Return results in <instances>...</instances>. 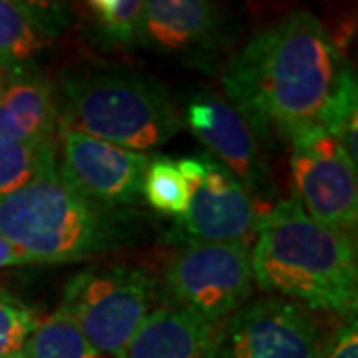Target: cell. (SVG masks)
Here are the masks:
<instances>
[{"label":"cell","instance_id":"13","mask_svg":"<svg viewBox=\"0 0 358 358\" xmlns=\"http://www.w3.org/2000/svg\"><path fill=\"white\" fill-rule=\"evenodd\" d=\"M70 20L62 2L0 0V72L6 82L36 74Z\"/></svg>","mask_w":358,"mask_h":358},{"label":"cell","instance_id":"14","mask_svg":"<svg viewBox=\"0 0 358 358\" xmlns=\"http://www.w3.org/2000/svg\"><path fill=\"white\" fill-rule=\"evenodd\" d=\"M223 324L176 305L157 307L120 358H219Z\"/></svg>","mask_w":358,"mask_h":358},{"label":"cell","instance_id":"22","mask_svg":"<svg viewBox=\"0 0 358 358\" xmlns=\"http://www.w3.org/2000/svg\"><path fill=\"white\" fill-rule=\"evenodd\" d=\"M317 358H358L357 319L345 320L336 333L322 345Z\"/></svg>","mask_w":358,"mask_h":358},{"label":"cell","instance_id":"11","mask_svg":"<svg viewBox=\"0 0 358 358\" xmlns=\"http://www.w3.org/2000/svg\"><path fill=\"white\" fill-rule=\"evenodd\" d=\"M58 169L66 181L106 209L138 203L152 157L92 138L80 129L58 124Z\"/></svg>","mask_w":358,"mask_h":358},{"label":"cell","instance_id":"6","mask_svg":"<svg viewBox=\"0 0 358 358\" xmlns=\"http://www.w3.org/2000/svg\"><path fill=\"white\" fill-rule=\"evenodd\" d=\"M164 291L169 305L225 322L255 291L251 245L181 243L167 259Z\"/></svg>","mask_w":358,"mask_h":358},{"label":"cell","instance_id":"23","mask_svg":"<svg viewBox=\"0 0 358 358\" xmlns=\"http://www.w3.org/2000/svg\"><path fill=\"white\" fill-rule=\"evenodd\" d=\"M24 265H34V263L30 257H26L22 251H18L10 241H6L0 235V268L24 267Z\"/></svg>","mask_w":358,"mask_h":358},{"label":"cell","instance_id":"17","mask_svg":"<svg viewBox=\"0 0 358 358\" xmlns=\"http://www.w3.org/2000/svg\"><path fill=\"white\" fill-rule=\"evenodd\" d=\"M88 13L98 36L108 46H138L145 14V0H90Z\"/></svg>","mask_w":358,"mask_h":358},{"label":"cell","instance_id":"18","mask_svg":"<svg viewBox=\"0 0 358 358\" xmlns=\"http://www.w3.org/2000/svg\"><path fill=\"white\" fill-rule=\"evenodd\" d=\"M22 358H112L90 345L76 327L60 313L40 320L30 336Z\"/></svg>","mask_w":358,"mask_h":358},{"label":"cell","instance_id":"21","mask_svg":"<svg viewBox=\"0 0 358 358\" xmlns=\"http://www.w3.org/2000/svg\"><path fill=\"white\" fill-rule=\"evenodd\" d=\"M40 319L16 294L0 287V358H22Z\"/></svg>","mask_w":358,"mask_h":358},{"label":"cell","instance_id":"20","mask_svg":"<svg viewBox=\"0 0 358 358\" xmlns=\"http://www.w3.org/2000/svg\"><path fill=\"white\" fill-rule=\"evenodd\" d=\"M358 84L357 74L352 66L345 72L341 80V86L336 90L334 98L329 103L327 112L320 120V126L333 134L336 140L343 143L348 155L357 162L358 159Z\"/></svg>","mask_w":358,"mask_h":358},{"label":"cell","instance_id":"7","mask_svg":"<svg viewBox=\"0 0 358 358\" xmlns=\"http://www.w3.org/2000/svg\"><path fill=\"white\" fill-rule=\"evenodd\" d=\"M178 167L187 183V207L169 233L171 239L178 245H253L261 217L241 181L209 154L178 159Z\"/></svg>","mask_w":358,"mask_h":358},{"label":"cell","instance_id":"9","mask_svg":"<svg viewBox=\"0 0 358 358\" xmlns=\"http://www.w3.org/2000/svg\"><path fill=\"white\" fill-rule=\"evenodd\" d=\"M183 128L203 143L207 154L229 169L253 199L259 217L277 203V183L255 131L225 98L197 92L187 98L181 114Z\"/></svg>","mask_w":358,"mask_h":358},{"label":"cell","instance_id":"8","mask_svg":"<svg viewBox=\"0 0 358 358\" xmlns=\"http://www.w3.org/2000/svg\"><path fill=\"white\" fill-rule=\"evenodd\" d=\"M294 199L313 219L341 231L358 221V169L343 143L320 124L289 136Z\"/></svg>","mask_w":358,"mask_h":358},{"label":"cell","instance_id":"16","mask_svg":"<svg viewBox=\"0 0 358 358\" xmlns=\"http://www.w3.org/2000/svg\"><path fill=\"white\" fill-rule=\"evenodd\" d=\"M58 164L56 138L0 141V197L20 192Z\"/></svg>","mask_w":358,"mask_h":358},{"label":"cell","instance_id":"4","mask_svg":"<svg viewBox=\"0 0 358 358\" xmlns=\"http://www.w3.org/2000/svg\"><path fill=\"white\" fill-rule=\"evenodd\" d=\"M56 94L66 112L62 124L138 154L166 145L183 129L164 82L128 66L66 70Z\"/></svg>","mask_w":358,"mask_h":358},{"label":"cell","instance_id":"2","mask_svg":"<svg viewBox=\"0 0 358 358\" xmlns=\"http://www.w3.org/2000/svg\"><path fill=\"white\" fill-rule=\"evenodd\" d=\"M255 287L308 310L357 319L358 257L352 233L313 219L281 199L259 219L251 245Z\"/></svg>","mask_w":358,"mask_h":358},{"label":"cell","instance_id":"3","mask_svg":"<svg viewBox=\"0 0 358 358\" xmlns=\"http://www.w3.org/2000/svg\"><path fill=\"white\" fill-rule=\"evenodd\" d=\"M126 209H106L74 189L58 164L20 192L0 197V235L32 263L102 257L134 241Z\"/></svg>","mask_w":358,"mask_h":358},{"label":"cell","instance_id":"12","mask_svg":"<svg viewBox=\"0 0 358 358\" xmlns=\"http://www.w3.org/2000/svg\"><path fill=\"white\" fill-rule=\"evenodd\" d=\"M227 8L209 0H145L138 46L179 62L209 68L229 46Z\"/></svg>","mask_w":358,"mask_h":358},{"label":"cell","instance_id":"15","mask_svg":"<svg viewBox=\"0 0 358 358\" xmlns=\"http://www.w3.org/2000/svg\"><path fill=\"white\" fill-rule=\"evenodd\" d=\"M58 94L40 72L8 80L0 88V141L56 138Z\"/></svg>","mask_w":358,"mask_h":358},{"label":"cell","instance_id":"5","mask_svg":"<svg viewBox=\"0 0 358 358\" xmlns=\"http://www.w3.org/2000/svg\"><path fill=\"white\" fill-rule=\"evenodd\" d=\"M155 279L143 267H88L66 282L56 308L94 348L120 358L154 310Z\"/></svg>","mask_w":358,"mask_h":358},{"label":"cell","instance_id":"19","mask_svg":"<svg viewBox=\"0 0 358 358\" xmlns=\"http://www.w3.org/2000/svg\"><path fill=\"white\" fill-rule=\"evenodd\" d=\"M141 195L155 211L176 219L181 217L187 207V183L179 171L178 162L164 155L152 157L143 178Z\"/></svg>","mask_w":358,"mask_h":358},{"label":"cell","instance_id":"1","mask_svg":"<svg viewBox=\"0 0 358 358\" xmlns=\"http://www.w3.org/2000/svg\"><path fill=\"white\" fill-rule=\"evenodd\" d=\"M350 68L338 42L308 10H293L259 30L223 66L225 100L261 143L289 140L320 124Z\"/></svg>","mask_w":358,"mask_h":358},{"label":"cell","instance_id":"10","mask_svg":"<svg viewBox=\"0 0 358 358\" xmlns=\"http://www.w3.org/2000/svg\"><path fill=\"white\" fill-rule=\"evenodd\" d=\"M319 322L308 308L285 296H259L223 324L219 358H317Z\"/></svg>","mask_w":358,"mask_h":358}]
</instances>
